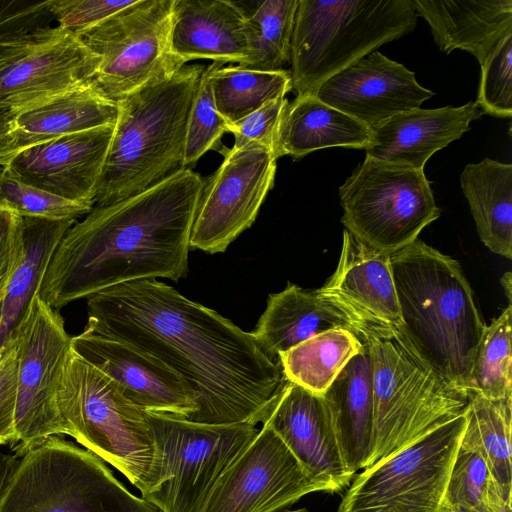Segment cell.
Returning a JSON list of instances; mask_svg holds the SVG:
<instances>
[{
    "label": "cell",
    "mask_w": 512,
    "mask_h": 512,
    "mask_svg": "<svg viewBox=\"0 0 512 512\" xmlns=\"http://www.w3.org/2000/svg\"><path fill=\"white\" fill-rule=\"evenodd\" d=\"M500 283L504 289V293L508 299L509 304L511 305V294H512V273L506 272L500 279Z\"/></svg>",
    "instance_id": "7dc6e473"
},
{
    "label": "cell",
    "mask_w": 512,
    "mask_h": 512,
    "mask_svg": "<svg viewBox=\"0 0 512 512\" xmlns=\"http://www.w3.org/2000/svg\"><path fill=\"white\" fill-rule=\"evenodd\" d=\"M204 65H184L117 102L95 205L138 194L183 170L190 109Z\"/></svg>",
    "instance_id": "277c9868"
},
{
    "label": "cell",
    "mask_w": 512,
    "mask_h": 512,
    "mask_svg": "<svg viewBox=\"0 0 512 512\" xmlns=\"http://www.w3.org/2000/svg\"><path fill=\"white\" fill-rule=\"evenodd\" d=\"M459 447L486 462L505 500L512 504V398L490 400L470 393Z\"/></svg>",
    "instance_id": "4dcf8cb0"
},
{
    "label": "cell",
    "mask_w": 512,
    "mask_h": 512,
    "mask_svg": "<svg viewBox=\"0 0 512 512\" xmlns=\"http://www.w3.org/2000/svg\"><path fill=\"white\" fill-rule=\"evenodd\" d=\"M175 0H135L79 37L101 63L90 84L118 102L184 65L171 49Z\"/></svg>",
    "instance_id": "8fae6325"
},
{
    "label": "cell",
    "mask_w": 512,
    "mask_h": 512,
    "mask_svg": "<svg viewBox=\"0 0 512 512\" xmlns=\"http://www.w3.org/2000/svg\"><path fill=\"white\" fill-rule=\"evenodd\" d=\"M443 503L471 512H512L486 462L458 447Z\"/></svg>",
    "instance_id": "d590c367"
},
{
    "label": "cell",
    "mask_w": 512,
    "mask_h": 512,
    "mask_svg": "<svg viewBox=\"0 0 512 512\" xmlns=\"http://www.w3.org/2000/svg\"><path fill=\"white\" fill-rule=\"evenodd\" d=\"M81 359L108 376L133 404L150 413L187 419L198 411L189 384L158 358L88 328L71 339Z\"/></svg>",
    "instance_id": "e0dca14e"
},
{
    "label": "cell",
    "mask_w": 512,
    "mask_h": 512,
    "mask_svg": "<svg viewBox=\"0 0 512 512\" xmlns=\"http://www.w3.org/2000/svg\"><path fill=\"white\" fill-rule=\"evenodd\" d=\"M171 49L183 65L210 59L250 67L254 59L246 18L229 0H175Z\"/></svg>",
    "instance_id": "603a6c76"
},
{
    "label": "cell",
    "mask_w": 512,
    "mask_h": 512,
    "mask_svg": "<svg viewBox=\"0 0 512 512\" xmlns=\"http://www.w3.org/2000/svg\"><path fill=\"white\" fill-rule=\"evenodd\" d=\"M360 323L337 303L319 293L288 283L270 294L266 309L252 333L260 350L271 360L296 345L333 329H347L359 337Z\"/></svg>",
    "instance_id": "cb8c5ba5"
},
{
    "label": "cell",
    "mask_w": 512,
    "mask_h": 512,
    "mask_svg": "<svg viewBox=\"0 0 512 512\" xmlns=\"http://www.w3.org/2000/svg\"><path fill=\"white\" fill-rule=\"evenodd\" d=\"M17 371L16 342L11 337L0 347V446L16 441Z\"/></svg>",
    "instance_id": "b9f144b4"
},
{
    "label": "cell",
    "mask_w": 512,
    "mask_h": 512,
    "mask_svg": "<svg viewBox=\"0 0 512 512\" xmlns=\"http://www.w3.org/2000/svg\"><path fill=\"white\" fill-rule=\"evenodd\" d=\"M289 101L285 96L274 98L238 120L227 124V132L234 135L232 150L249 145L262 147L278 159L281 126Z\"/></svg>",
    "instance_id": "ab89813d"
},
{
    "label": "cell",
    "mask_w": 512,
    "mask_h": 512,
    "mask_svg": "<svg viewBox=\"0 0 512 512\" xmlns=\"http://www.w3.org/2000/svg\"><path fill=\"white\" fill-rule=\"evenodd\" d=\"M155 446L142 499L161 512H199L218 478L255 438L248 423L206 424L147 412Z\"/></svg>",
    "instance_id": "9c48e42d"
},
{
    "label": "cell",
    "mask_w": 512,
    "mask_h": 512,
    "mask_svg": "<svg viewBox=\"0 0 512 512\" xmlns=\"http://www.w3.org/2000/svg\"><path fill=\"white\" fill-rule=\"evenodd\" d=\"M347 469H365L374 452L372 363L367 345L322 395Z\"/></svg>",
    "instance_id": "484cf974"
},
{
    "label": "cell",
    "mask_w": 512,
    "mask_h": 512,
    "mask_svg": "<svg viewBox=\"0 0 512 512\" xmlns=\"http://www.w3.org/2000/svg\"><path fill=\"white\" fill-rule=\"evenodd\" d=\"M11 337L18 359L16 441L12 449L19 457L50 436L71 435L60 414L57 395L72 350V337L59 311L38 293Z\"/></svg>",
    "instance_id": "4fadbf2b"
},
{
    "label": "cell",
    "mask_w": 512,
    "mask_h": 512,
    "mask_svg": "<svg viewBox=\"0 0 512 512\" xmlns=\"http://www.w3.org/2000/svg\"><path fill=\"white\" fill-rule=\"evenodd\" d=\"M114 126L99 127L30 146L0 168L58 197L95 205Z\"/></svg>",
    "instance_id": "ac0fdd59"
},
{
    "label": "cell",
    "mask_w": 512,
    "mask_h": 512,
    "mask_svg": "<svg viewBox=\"0 0 512 512\" xmlns=\"http://www.w3.org/2000/svg\"><path fill=\"white\" fill-rule=\"evenodd\" d=\"M465 413L364 469L338 512H440Z\"/></svg>",
    "instance_id": "7c38bea8"
},
{
    "label": "cell",
    "mask_w": 512,
    "mask_h": 512,
    "mask_svg": "<svg viewBox=\"0 0 512 512\" xmlns=\"http://www.w3.org/2000/svg\"><path fill=\"white\" fill-rule=\"evenodd\" d=\"M512 305L485 325L471 361L466 389L490 400L512 398Z\"/></svg>",
    "instance_id": "836d02e7"
},
{
    "label": "cell",
    "mask_w": 512,
    "mask_h": 512,
    "mask_svg": "<svg viewBox=\"0 0 512 512\" xmlns=\"http://www.w3.org/2000/svg\"><path fill=\"white\" fill-rule=\"evenodd\" d=\"M101 59L77 35L44 26L0 39V109L11 118L90 84Z\"/></svg>",
    "instance_id": "5bb4252c"
},
{
    "label": "cell",
    "mask_w": 512,
    "mask_h": 512,
    "mask_svg": "<svg viewBox=\"0 0 512 512\" xmlns=\"http://www.w3.org/2000/svg\"><path fill=\"white\" fill-rule=\"evenodd\" d=\"M24 249L22 217L0 208V310Z\"/></svg>",
    "instance_id": "7bdbcfd3"
},
{
    "label": "cell",
    "mask_w": 512,
    "mask_h": 512,
    "mask_svg": "<svg viewBox=\"0 0 512 512\" xmlns=\"http://www.w3.org/2000/svg\"><path fill=\"white\" fill-rule=\"evenodd\" d=\"M210 83L216 109L227 124L237 122L292 90L288 70H260L240 65L222 67L218 62L211 64Z\"/></svg>",
    "instance_id": "d6a6232c"
},
{
    "label": "cell",
    "mask_w": 512,
    "mask_h": 512,
    "mask_svg": "<svg viewBox=\"0 0 512 512\" xmlns=\"http://www.w3.org/2000/svg\"><path fill=\"white\" fill-rule=\"evenodd\" d=\"M460 184L478 235L493 253L512 258V165L485 158L465 166Z\"/></svg>",
    "instance_id": "f1b7e54d"
},
{
    "label": "cell",
    "mask_w": 512,
    "mask_h": 512,
    "mask_svg": "<svg viewBox=\"0 0 512 512\" xmlns=\"http://www.w3.org/2000/svg\"><path fill=\"white\" fill-rule=\"evenodd\" d=\"M483 112L475 102L460 107L415 108L370 127L366 156L415 169H424L437 151L459 139Z\"/></svg>",
    "instance_id": "7402d4cb"
},
{
    "label": "cell",
    "mask_w": 512,
    "mask_h": 512,
    "mask_svg": "<svg viewBox=\"0 0 512 512\" xmlns=\"http://www.w3.org/2000/svg\"><path fill=\"white\" fill-rule=\"evenodd\" d=\"M316 491L323 488L263 424L218 478L199 512H278Z\"/></svg>",
    "instance_id": "2e32d148"
},
{
    "label": "cell",
    "mask_w": 512,
    "mask_h": 512,
    "mask_svg": "<svg viewBox=\"0 0 512 512\" xmlns=\"http://www.w3.org/2000/svg\"><path fill=\"white\" fill-rule=\"evenodd\" d=\"M76 221L22 217L23 255L0 310V347L22 320L62 237Z\"/></svg>",
    "instance_id": "f546056e"
},
{
    "label": "cell",
    "mask_w": 512,
    "mask_h": 512,
    "mask_svg": "<svg viewBox=\"0 0 512 512\" xmlns=\"http://www.w3.org/2000/svg\"><path fill=\"white\" fill-rule=\"evenodd\" d=\"M278 512H308V510L306 508H299V509H295V510L282 509Z\"/></svg>",
    "instance_id": "681fc988"
},
{
    "label": "cell",
    "mask_w": 512,
    "mask_h": 512,
    "mask_svg": "<svg viewBox=\"0 0 512 512\" xmlns=\"http://www.w3.org/2000/svg\"><path fill=\"white\" fill-rule=\"evenodd\" d=\"M417 15L429 24L438 48L461 49L480 66L512 32V0H411Z\"/></svg>",
    "instance_id": "d4e9b609"
},
{
    "label": "cell",
    "mask_w": 512,
    "mask_h": 512,
    "mask_svg": "<svg viewBox=\"0 0 512 512\" xmlns=\"http://www.w3.org/2000/svg\"><path fill=\"white\" fill-rule=\"evenodd\" d=\"M211 64L205 66L189 113L184 165L189 168L209 150L219 151L227 122L218 113L210 83Z\"/></svg>",
    "instance_id": "74e56055"
},
{
    "label": "cell",
    "mask_w": 512,
    "mask_h": 512,
    "mask_svg": "<svg viewBox=\"0 0 512 512\" xmlns=\"http://www.w3.org/2000/svg\"><path fill=\"white\" fill-rule=\"evenodd\" d=\"M345 229L369 246L393 254L439 218L424 169L366 156L339 187Z\"/></svg>",
    "instance_id": "30bf717a"
},
{
    "label": "cell",
    "mask_w": 512,
    "mask_h": 512,
    "mask_svg": "<svg viewBox=\"0 0 512 512\" xmlns=\"http://www.w3.org/2000/svg\"><path fill=\"white\" fill-rule=\"evenodd\" d=\"M0 208L11 210L21 217L78 220L88 214L93 206L70 201L28 185L1 168Z\"/></svg>",
    "instance_id": "8d00e7d4"
},
{
    "label": "cell",
    "mask_w": 512,
    "mask_h": 512,
    "mask_svg": "<svg viewBox=\"0 0 512 512\" xmlns=\"http://www.w3.org/2000/svg\"><path fill=\"white\" fill-rule=\"evenodd\" d=\"M318 291L360 324L401 326L390 255L346 229L336 270Z\"/></svg>",
    "instance_id": "44dd1931"
},
{
    "label": "cell",
    "mask_w": 512,
    "mask_h": 512,
    "mask_svg": "<svg viewBox=\"0 0 512 512\" xmlns=\"http://www.w3.org/2000/svg\"><path fill=\"white\" fill-rule=\"evenodd\" d=\"M313 95L370 128L419 108L434 92L422 87L404 65L373 51L329 77Z\"/></svg>",
    "instance_id": "ffe728a7"
},
{
    "label": "cell",
    "mask_w": 512,
    "mask_h": 512,
    "mask_svg": "<svg viewBox=\"0 0 512 512\" xmlns=\"http://www.w3.org/2000/svg\"><path fill=\"white\" fill-rule=\"evenodd\" d=\"M57 403L70 436L144 493L155 457L147 412L73 350L63 370Z\"/></svg>",
    "instance_id": "ba28073f"
},
{
    "label": "cell",
    "mask_w": 512,
    "mask_h": 512,
    "mask_svg": "<svg viewBox=\"0 0 512 512\" xmlns=\"http://www.w3.org/2000/svg\"><path fill=\"white\" fill-rule=\"evenodd\" d=\"M390 262L398 327L432 368L466 389L485 323L459 262L419 239Z\"/></svg>",
    "instance_id": "3957f363"
},
{
    "label": "cell",
    "mask_w": 512,
    "mask_h": 512,
    "mask_svg": "<svg viewBox=\"0 0 512 512\" xmlns=\"http://www.w3.org/2000/svg\"><path fill=\"white\" fill-rule=\"evenodd\" d=\"M18 457L7 454L0 449V498L14 471Z\"/></svg>",
    "instance_id": "f6af8a7d"
},
{
    "label": "cell",
    "mask_w": 512,
    "mask_h": 512,
    "mask_svg": "<svg viewBox=\"0 0 512 512\" xmlns=\"http://www.w3.org/2000/svg\"><path fill=\"white\" fill-rule=\"evenodd\" d=\"M478 105L483 114L512 116V32L507 34L481 65Z\"/></svg>",
    "instance_id": "f35d334b"
},
{
    "label": "cell",
    "mask_w": 512,
    "mask_h": 512,
    "mask_svg": "<svg viewBox=\"0 0 512 512\" xmlns=\"http://www.w3.org/2000/svg\"><path fill=\"white\" fill-rule=\"evenodd\" d=\"M362 348L363 341L355 332L333 329L281 353L278 362L285 380L322 396Z\"/></svg>",
    "instance_id": "1f68e13d"
},
{
    "label": "cell",
    "mask_w": 512,
    "mask_h": 512,
    "mask_svg": "<svg viewBox=\"0 0 512 512\" xmlns=\"http://www.w3.org/2000/svg\"><path fill=\"white\" fill-rule=\"evenodd\" d=\"M370 137V128L355 118L313 94L297 95L285 111L278 158L289 155L293 160H299L327 147L365 149Z\"/></svg>",
    "instance_id": "83f0119b"
},
{
    "label": "cell",
    "mask_w": 512,
    "mask_h": 512,
    "mask_svg": "<svg viewBox=\"0 0 512 512\" xmlns=\"http://www.w3.org/2000/svg\"><path fill=\"white\" fill-rule=\"evenodd\" d=\"M118 104L91 84L56 97L12 118L9 142L0 167L22 150L59 137L99 127L115 126Z\"/></svg>",
    "instance_id": "4316f807"
},
{
    "label": "cell",
    "mask_w": 512,
    "mask_h": 512,
    "mask_svg": "<svg viewBox=\"0 0 512 512\" xmlns=\"http://www.w3.org/2000/svg\"><path fill=\"white\" fill-rule=\"evenodd\" d=\"M417 19L411 0H299L290 44L292 89L313 94L332 75L410 33Z\"/></svg>",
    "instance_id": "8992f818"
},
{
    "label": "cell",
    "mask_w": 512,
    "mask_h": 512,
    "mask_svg": "<svg viewBox=\"0 0 512 512\" xmlns=\"http://www.w3.org/2000/svg\"><path fill=\"white\" fill-rule=\"evenodd\" d=\"M135 0H50V12L60 27L77 35L98 25Z\"/></svg>",
    "instance_id": "60d3db41"
},
{
    "label": "cell",
    "mask_w": 512,
    "mask_h": 512,
    "mask_svg": "<svg viewBox=\"0 0 512 512\" xmlns=\"http://www.w3.org/2000/svg\"><path fill=\"white\" fill-rule=\"evenodd\" d=\"M1 169V168H0Z\"/></svg>",
    "instance_id": "f907efd6"
},
{
    "label": "cell",
    "mask_w": 512,
    "mask_h": 512,
    "mask_svg": "<svg viewBox=\"0 0 512 512\" xmlns=\"http://www.w3.org/2000/svg\"><path fill=\"white\" fill-rule=\"evenodd\" d=\"M87 299L86 328L151 354L189 384L198 411L187 420L263 422L285 379L251 332L157 279L119 284Z\"/></svg>",
    "instance_id": "6da1fadb"
},
{
    "label": "cell",
    "mask_w": 512,
    "mask_h": 512,
    "mask_svg": "<svg viewBox=\"0 0 512 512\" xmlns=\"http://www.w3.org/2000/svg\"><path fill=\"white\" fill-rule=\"evenodd\" d=\"M243 12L253 48L248 68L281 70L290 62V44L299 0L236 1Z\"/></svg>",
    "instance_id": "e575fe53"
},
{
    "label": "cell",
    "mask_w": 512,
    "mask_h": 512,
    "mask_svg": "<svg viewBox=\"0 0 512 512\" xmlns=\"http://www.w3.org/2000/svg\"><path fill=\"white\" fill-rule=\"evenodd\" d=\"M0 512H161L130 493L104 461L50 436L18 458Z\"/></svg>",
    "instance_id": "52a82bcc"
},
{
    "label": "cell",
    "mask_w": 512,
    "mask_h": 512,
    "mask_svg": "<svg viewBox=\"0 0 512 512\" xmlns=\"http://www.w3.org/2000/svg\"><path fill=\"white\" fill-rule=\"evenodd\" d=\"M202 188L200 175L184 168L138 194L94 205L62 237L39 297L59 311L119 284L184 277Z\"/></svg>",
    "instance_id": "7a4b0ae2"
},
{
    "label": "cell",
    "mask_w": 512,
    "mask_h": 512,
    "mask_svg": "<svg viewBox=\"0 0 512 512\" xmlns=\"http://www.w3.org/2000/svg\"><path fill=\"white\" fill-rule=\"evenodd\" d=\"M50 0H0V39L48 26Z\"/></svg>",
    "instance_id": "ee69618b"
},
{
    "label": "cell",
    "mask_w": 512,
    "mask_h": 512,
    "mask_svg": "<svg viewBox=\"0 0 512 512\" xmlns=\"http://www.w3.org/2000/svg\"><path fill=\"white\" fill-rule=\"evenodd\" d=\"M325 492H340L354 474L346 467L323 397L284 381L263 422Z\"/></svg>",
    "instance_id": "d6986e66"
},
{
    "label": "cell",
    "mask_w": 512,
    "mask_h": 512,
    "mask_svg": "<svg viewBox=\"0 0 512 512\" xmlns=\"http://www.w3.org/2000/svg\"><path fill=\"white\" fill-rule=\"evenodd\" d=\"M359 338L372 363L374 452L367 467L465 413L467 389L432 368L398 326L362 323Z\"/></svg>",
    "instance_id": "5b68a950"
},
{
    "label": "cell",
    "mask_w": 512,
    "mask_h": 512,
    "mask_svg": "<svg viewBox=\"0 0 512 512\" xmlns=\"http://www.w3.org/2000/svg\"><path fill=\"white\" fill-rule=\"evenodd\" d=\"M440 512H471L463 508L449 506L445 503H442Z\"/></svg>",
    "instance_id": "c3c4849f"
},
{
    "label": "cell",
    "mask_w": 512,
    "mask_h": 512,
    "mask_svg": "<svg viewBox=\"0 0 512 512\" xmlns=\"http://www.w3.org/2000/svg\"><path fill=\"white\" fill-rule=\"evenodd\" d=\"M222 164L205 181L190 235V249L215 254L255 221L274 186L277 159L254 145L221 147Z\"/></svg>",
    "instance_id": "9a60e30c"
},
{
    "label": "cell",
    "mask_w": 512,
    "mask_h": 512,
    "mask_svg": "<svg viewBox=\"0 0 512 512\" xmlns=\"http://www.w3.org/2000/svg\"><path fill=\"white\" fill-rule=\"evenodd\" d=\"M12 118L10 115L0 109V154L5 150L11 133Z\"/></svg>",
    "instance_id": "bcb514c9"
}]
</instances>
